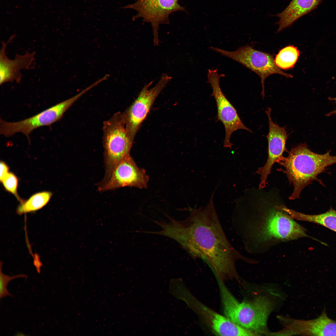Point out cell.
<instances>
[{
  "label": "cell",
  "mask_w": 336,
  "mask_h": 336,
  "mask_svg": "<svg viewBox=\"0 0 336 336\" xmlns=\"http://www.w3.org/2000/svg\"><path fill=\"white\" fill-rule=\"evenodd\" d=\"M166 216L167 222L152 220L161 230L150 233L176 241L193 258L205 262L222 282L240 281L237 261L253 262L239 252L228 240L215 209L212 196L204 208L193 209L184 220H178L167 214Z\"/></svg>",
  "instance_id": "cell-1"
},
{
  "label": "cell",
  "mask_w": 336,
  "mask_h": 336,
  "mask_svg": "<svg viewBox=\"0 0 336 336\" xmlns=\"http://www.w3.org/2000/svg\"><path fill=\"white\" fill-rule=\"evenodd\" d=\"M261 212L256 215L236 211L232 217L233 228L248 252H254L257 248L308 237L305 229L280 205Z\"/></svg>",
  "instance_id": "cell-2"
},
{
  "label": "cell",
  "mask_w": 336,
  "mask_h": 336,
  "mask_svg": "<svg viewBox=\"0 0 336 336\" xmlns=\"http://www.w3.org/2000/svg\"><path fill=\"white\" fill-rule=\"evenodd\" d=\"M278 163L284 167L282 171L293 185L289 199L294 200L299 198L305 187L318 180L317 176L326 167L336 163V156L331 155L329 152L324 154L315 153L303 143L292 148L287 157H282Z\"/></svg>",
  "instance_id": "cell-3"
},
{
  "label": "cell",
  "mask_w": 336,
  "mask_h": 336,
  "mask_svg": "<svg viewBox=\"0 0 336 336\" xmlns=\"http://www.w3.org/2000/svg\"><path fill=\"white\" fill-rule=\"evenodd\" d=\"M103 130L105 174L102 181L106 180L116 166L130 155L133 144L128 136L122 114L120 112L104 122Z\"/></svg>",
  "instance_id": "cell-4"
},
{
  "label": "cell",
  "mask_w": 336,
  "mask_h": 336,
  "mask_svg": "<svg viewBox=\"0 0 336 336\" xmlns=\"http://www.w3.org/2000/svg\"><path fill=\"white\" fill-rule=\"evenodd\" d=\"M90 89V87L88 86L73 96L34 116L19 121L8 122L1 119L0 134L9 137L16 133H21L25 135L29 140L30 134L34 129L50 125L59 121L73 104Z\"/></svg>",
  "instance_id": "cell-5"
},
{
  "label": "cell",
  "mask_w": 336,
  "mask_h": 336,
  "mask_svg": "<svg viewBox=\"0 0 336 336\" xmlns=\"http://www.w3.org/2000/svg\"><path fill=\"white\" fill-rule=\"evenodd\" d=\"M210 48L240 63L258 74L261 78L262 95L263 97L264 95L265 80L269 75L278 74L286 77H293L291 74L285 73L276 66L273 55L256 50L250 46L245 45L231 51L212 46Z\"/></svg>",
  "instance_id": "cell-6"
},
{
  "label": "cell",
  "mask_w": 336,
  "mask_h": 336,
  "mask_svg": "<svg viewBox=\"0 0 336 336\" xmlns=\"http://www.w3.org/2000/svg\"><path fill=\"white\" fill-rule=\"evenodd\" d=\"M172 78L163 73L152 88H149L153 81L145 85L134 102L122 113L128 136L133 142L156 98Z\"/></svg>",
  "instance_id": "cell-7"
},
{
  "label": "cell",
  "mask_w": 336,
  "mask_h": 336,
  "mask_svg": "<svg viewBox=\"0 0 336 336\" xmlns=\"http://www.w3.org/2000/svg\"><path fill=\"white\" fill-rule=\"evenodd\" d=\"M179 0H137L134 3L121 7L131 9L138 13L132 18L133 21L142 18L143 21L150 23L153 35L155 46L159 44L158 31L161 24H169V17L172 13L177 11L187 12L185 8L178 3Z\"/></svg>",
  "instance_id": "cell-8"
},
{
  "label": "cell",
  "mask_w": 336,
  "mask_h": 336,
  "mask_svg": "<svg viewBox=\"0 0 336 336\" xmlns=\"http://www.w3.org/2000/svg\"><path fill=\"white\" fill-rule=\"evenodd\" d=\"M225 76L219 74L218 69H208V82L212 88L211 96L214 98L217 107V121H221L224 127L225 136L224 147L231 149L233 144L230 142V138L232 133L239 129H244L250 132L242 122L237 110L223 93L220 85V79Z\"/></svg>",
  "instance_id": "cell-9"
},
{
  "label": "cell",
  "mask_w": 336,
  "mask_h": 336,
  "mask_svg": "<svg viewBox=\"0 0 336 336\" xmlns=\"http://www.w3.org/2000/svg\"><path fill=\"white\" fill-rule=\"evenodd\" d=\"M149 180L145 170L129 155L116 166L106 180L98 184L97 189L102 192L126 187L146 188Z\"/></svg>",
  "instance_id": "cell-10"
},
{
  "label": "cell",
  "mask_w": 336,
  "mask_h": 336,
  "mask_svg": "<svg viewBox=\"0 0 336 336\" xmlns=\"http://www.w3.org/2000/svg\"><path fill=\"white\" fill-rule=\"evenodd\" d=\"M194 311L214 334L219 336H256L255 333L233 323L225 316L214 311L192 296Z\"/></svg>",
  "instance_id": "cell-11"
},
{
  "label": "cell",
  "mask_w": 336,
  "mask_h": 336,
  "mask_svg": "<svg viewBox=\"0 0 336 336\" xmlns=\"http://www.w3.org/2000/svg\"><path fill=\"white\" fill-rule=\"evenodd\" d=\"M271 109L268 108L266 111L269 123V132L266 136L268 141V158L264 165L259 167L256 173L260 175L259 189L266 186L268 175L271 172L272 167L283 156V152L286 151L285 147L287 135L285 128L281 127L275 124L270 115Z\"/></svg>",
  "instance_id": "cell-12"
},
{
  "label": "cell",
  "mask_w": 336,
  "mask_h": 336,
  "mask_svg": "<svg viewBox=\"0 0 336 336\" xmlns=\"http://www.w3.org/2000/svg\"><path fill=\"white\" fill-rule=\"evenodd\" d=\"M11 36L6 43L2 42L0 51V84L14 81L19 83L22 75V69L32 68L35 61V53L27 52L24 55L16 54L13 59H9L6 54V49L8 44L13 39Z\"/></svg>",
  "instance_id": "cell-13"
},
{
  "label": "cell",
  "mask_w": 336,
  "mask_h": 336,
  "mask_svg": "<svg viewBox=\"0 0 336 336\" xmlns=\"http://www.w3.org/2000/svg\"><path fill=\"white\" fill-rule=\"evenodd\" d=\"M286 334L311 336H336V321L329 318L323 311L317 318L308 320H291L286 326Z\"/></svg>",
  "instance_id": "cell-14"
},
{
  "label": "cell",
  "mask_w": 336,
  "mask_h": 336,
  "mask_svg": "<svg viewBox=\"0 0 336 336\" xmlns=\"http://www.w3.org/2000/svg\"><path fill=\"white\" fill-rule=\"evenodd\" d=\"M322 0H292L281 12L275 15L279 20L277 22V32L289 27L301 17L315 9Z\"/></svg>",
  "instance_id": "cell-15"
},
{
  "label": "cell",
  "mask_w": 336,
  "mask_h": 336,
  "mask_svg": "<svg viewBox=\"0 0 336 336\" xmlns=\"http://www.w3.org/2000/svg\"><path fill=\"white\" fill-rule=\"evenodd\" d=\"M282 208L293 219L320 225L336 232V210L332 208L325 213L317 215L303 214L284 205Z\"/></svg>",
  "instance_id": "cell-16"
},
{
  "label": "cell",
  "mask_w": 336,
  "mask_h": 336,
  "mask_svg": "<svg viewBox=\"0 0 336 336\" xmlns=\"http://www.w3.org/2000/svg\"><path fill=\"white\" fill-rule=\"evenodd\" d=\"M52 196L51 192L47 191L35 194L25 201L21 202L17 212L20 215L40 209L48 203Z\"/></svg>",
  "instance_id": "cell-17"
},
{
  "label": "cell",
  "mask_w": 336,
  "mask_h": 336,
  "mask_svg": "<svg viewBox=\"0 0 336 336\" xmlns=\"http://www.w3.org/2000/svg\"><path fill=\"white\" fill-rule=\"evenodd\" d=\"M300 55L299 51L293 45H289L281 49L274 60L276 66L282 69L293 68Z\"/></svg>",
  "instance_id": "cell-18"
},
{
  "label": "cell",
  "mask_w": 336,
  "mask_h": 336,
  "mask_svg": "<svg viewBox=\"0 0 336 336\" xmlns=\"http://www.w3.org/2000/svg\"><path fill=\"white\" fill-rule=\"evenodd\" d=\"M2 264L0 265V298L7 296H13V295L9 293L7 289L8 283L12 280L19 278H27L26 275L24 274L10 276L4 274L2 271Z\"/></svg>",
  "instance_id": "cell-19"
},
{
  "label": "cell",
  "mask_w": 336,
  "mask_h": 336,
  "mask_svg": "<svg viewBox=\"0 0 336 336\" xmlns=\"http://www.w3.org/2000/svg\"><path fill=\"white\" fill-rule=\"evenodd\" d=\"M1 182L7 191L14 194L18 200H21L17 193L18 179L14 174L9 172Z\"/></svg>",
  "instance_id": "cell-20"
},
{
  "label": "cell",
  "mask_w": 336,
  "mask_h": 336,
  "mask_svg": "<svg viewBox=\"0 0 336 336\" xmlns=\"http://www.w3.org/2000/svg\"><path fill=\"white\" fill-rule=\"evenodd\" d=\"M0 180L1 182L3 179L8 174L9 168L7 165L4 161L0 162Z\"/></svg>",
  "instance_id": "cell-21"
},
{
  "label": "cell",
  "mask_w": 336,
  "mask_h": 336,
  "mask_svg": "<svg viewBox=\"0 0 336 336\" xmlns=\"http://www.w3.org/2000/svg\"><path fill=\"white\" fill-rule=\"evenodd\" d=\"M328 99L334 102L336 104V97L334 98L329 97ZM332 115H336V109H335L334 110L326 114V116H329Z\"/></svg>",
  "instance_id": "cell-22"
}]
</instances>
